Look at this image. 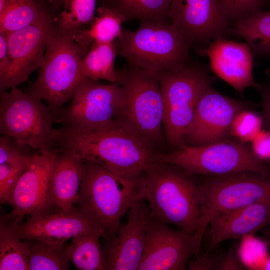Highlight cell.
<instances>
[{
	"instance_id": "cell-13",
	"label": "cell",
	"mask_w": 270,
	"mask_h": 270,
	"mask_svg": "<svg viewBox=\"0 0 270 270\" xmlns=\"http://www.w3.org/2000/svg\"><path fill=\"white\" fill-rule=\"evenodd\" d=\"M192 256H199L194 234L150 217L138 270H185Z\"/></svg>"
},
{
	"instance_id": "cell-1",
	"label": "cell",
	"mask_w": 270,
	"mask_h": 270,
	"mask_svg": "<svg viewBox=\"0 0 270 270\" xmlns=\"http://www.w3.org/2000/svg\"><path fill=\"white\" fill-rule=\"evenodd\" d=\"M53 148L98 163L117 176L134 182L159 160L158 152L120 124L86 130L56 129Z\"/></svg>"
},
{
	"instance_id": "cell-4",
	"label": "cell",
	"mask_w": 270,
	"mask_h": 270,
	"mask_svg": "<svg viewBox=\"0 0 270 270\" xmlns=\"http://www.w3.org/2000/svg\"><path fill=\"white\" fill-rule=\"evenodd\" d=\"M137 182L121 178L103 166L84 161L80 188L74 206L100 226L104 239L114 236L138 198Z\"/></svg>"
},
{
	"instance_id": "cell-21",
	"label": "cell",
	"mask_w": 270,
	"mask_h": 270,
	"mask_svg": "<svg viewBox=\"0 0 270 270\" xmlns=\"http://www.w3.org/2000/svg\"><path fill=\"white\" fill-rule=\"evenodd\" d=\"M58 150L51 174L50 192L56 206L67 211L74 206L78 198L84 160L70 152Z\"/></svg>"
},
{
	"instance_id": "cell-34",
	"label": "cell",
	"mask_w": 270,
	"mask_h": 270,
	"mask_svg": "<svg viewBox=\"0 0 270 270\" xmlns=\"http://www.w3.org/2000/svg\"><path fill=\"white\" fill-rule=\"evenodd\" d=\"M22 147L12 138L2 135L0 138V164H2L27 155Z\"/></svg>"
},
{
	"instance_id": "cell-2",
	"label": "cell",
	"mask_w": 270,
	"mask_h": 270,
	"mask_svg": "<svg viewBox=\"0 0 270 270\" xmlns=\"http://www.w3.org/2000/svg\"><path fill=\"white\" fill-rule=\"evenodd\" d=\"M139 200H146L150 216L195 234L200 218L198 184L179 168L160 161L138 180Z\"/></svg>"
},
{
	"instance_id": "cell-16",
	"label": "cell",
	"mask_w": 270,
	"mask_h": 270,
	"mask_svg": "<svg viewBox=\"0 0 270 270\" xmlns=\"http://www.w3.org/2000/svg\"><path fill=\"white\" fill-rule=\"evenodd\" d=\"M246 108L243 102L222 94L210 85L198 103L186 134V144L200 146L226 140L235 116Z\"/></svg>"
},
{
	"instance_id": "cell-33",
	"label": "cell",
	"mask_w": 270,
	"mask_h": 270,
	"mask_svg": "<svg viewBox=\"0 0 270 270\" xmlns=\"http://www.w3.org/2000/svg\"><path fill=\"white\" fill-rule=\"evenodd\" d=\"M172 0H138L134 18L142 20L166 22Z\"/></svg>"
},
{
	"instance_id": "cell-20",
	"label": "cell",
	"mask_w": 270,
	"mask_h": 270,
	"mask_svg": "<svg viewBox=\"0 0 270 270\" xmlns=\"http://www.w3.org/2000/svg\"><path fill=\"white\" fill-rule=\"evenodd\" d=\"M270 224L268 202L254 204L218 215L209 223V242L204 254L224 241L243 238Z\"/></svg>"
},
{
	"instance_id": "cell-3",
	"label": "cell",
	"mask_w": 270,
	"mask_h": 270,
	"mask_svg": "<svg viewBox=\"0 0 270 270\" xmlns=\"http://www.w3.org/2000/svg\"><path fill=\"white\" fill-rule=\"evenodd\" d=\"M88 50L76 42L72 34L58 26L48 40L38 76L28 92L47 104L56 122L64 112V106L72 100L84 78L80 62Z\"/></svg>"
},
{
	"instance_id": "cell-41",
	"label": "cell",
	"mask_w": 270,
	"mask_h": 270,
	"mask_svg": "<svg viewBox=\"0 0 270 270\" xmlns=\"http://www.w3.org/2000/svg\"><path fill=\"white\" fill-rule=\"evenodd\" d=\"M42 1H46L48 2L50 4L52 5L54 7L56 8L62 6H64L65 2L66 0H41Z\"/></svg>"
},
{
	"instance_id": "cell-39",
	"label": "cell",
	"mask_w": 270,
	"mask_h": 270,
	"mask_svg": "<svg viewBox=\"0 0 270 270\" xmlns=\"http://www.w3.org/2000/svg\"><path fill=\"white\" fill-rule=\"evenodd\" d=\"M256 88L259 91L261 97L262 115L264 122L270 130V82L257 84Z\"/></svg>"
},
{
	"instance_id": "cell-22",
	"label": "cell",
	"mask_w": 270,
	"mask_h": 270,
	"mask_svg": "<svg viewBox=\"0 0 270 270\" xmlns=\"http://www.w3.org/2000/svg\"><path fill=\"white\" fill-rule=\"evenodd\" d=\"M128 20L118 3L117 6H102L97 10V16L90 26L78 30L72 34V36L76 42L86 47L94 42H113L121 35L122 25Z\"/></svg>"
},
{
	"instance_id": "cell-11",
	"label": "cell",
	"mask_w": 270,
	"mask_h": 270,
	"mask_svg": "<svg viewBox=\"0 0 270 270\" xmlns=\"http://www.w3.org/2000/svg\"><path fill=\"white\" fill-rule=\"evenodd\" d=\"M124 94L118 83L104 84L84 78L70 105L58 122L63 128L86 130L106 128L120 124Z\"/></svg>"
},
{
	"instance_id": "cell-25",
	"label": "cell",
	"mask_w": 270,
	"mask_h": 270,
	"mask_svg": "<svg viewBox=\"0 0 270 270\" xmlns=\"http://www.w3.org/2000/svg\"><path fill=\"white\" fill-rule=\"evenodd\" d=\"M97 234L86 233L72 238L67 246V255L78 270H106L100 240Z\"/></svg>"
},
{
	"instance_id": "cell-27",
	"label": "cell",
	"mask_w": 270,
	"mask_h": 270,
	"mask_svg": "<svg viewBox=\"0 0 270 270\" xmlns=\"http://www.w3.org/2000/svg\"><path fill=\"white\" fill-rule=\"evenodd\" d=\"M232 32L244 38L254 53L270 56V10L234 24Z\"/></svg>"
},
{
	"instance_id": "cell-37",
	"label": "cell",
	"mask_w": 270,
	"mask_h": 270,
	"mask_svg": "<svg viewBox=\"0 0 270 270\" xmlns=\"http://www.w3.org/2000/svg\"><path fill=\"white\" fill-rule=\"evenodd\" d=\"M12 67L7 35L0 32V86L6 80Z\"/></svg>"
},
{
	"instance_id": "cell-18",
	"label": "cell",
	"mask_w": 270,
	"mask_h": 270,
	"mask_svg": "<svg viewBox=\"0 0 270 270\" xmlns=\"http://www.w3.org/2000/svg\"><path fill=\"white\" fill-rule=\"evenodd\" d=\"M23 240H38L54 243H65L68 240L86 233L106 237L103 228L74 206L67 211L29 216L26 221L17 228Z\"/></svg>"
},
{
	"instance_id": "cell-40",
	"label": "cell",
	"mask_w": 270,
	"mask_h": 270,
	"mask_svg": "<svg viewBox=\"0 0 270 270\" xmlns=\"http://www.w3.org/2000/svg\"><path fill=\"white\" fill-rule=\"evenodd\" d=\"M120 1L118 4L129 19L134 18L138 0H120Z\"/></svg>"
},
{
	"instance_id": "cell-17",
	"label": "cell",
	"mask_w": 270,
	"mask_h": 270,
	"mask_svg": "<svg viewBox=\"0 0 270 270\" xmlns=\"http://www.w3.org/2000/svg\"><path fill=\"white\" fill-rule=\"evenodd\" d=\"M116 235L104 239L102 248L106 270H138L145 248L146 228L150 217L148 204L136 199Z\"/></svg>"
},
{
	"instance_id": "cell-36",
	"label": "cell",
	"mask_w": 270,
	"mask_h": 270,
	"mask_svg": "<svg viewBox=\"0 0 270 270\" xmlns=\"http://www.w3.org/2000/svg\"><path fill=\"white\" fill-rule=\"evenodd\" d=\"M244 268L235 244L231 245L225 253L220 255L218 270H241Z\"/></svg>"
},
{
	"instance_id": "cell-14",
	"label": "cell",
	"mask_w": 270,
	"mask_h": 270,
	"mask_svg": "<svg viewBox=\"0 0 270 270\" xmlns=\"http://www.w3.org/2000/svg\"><path fill=\"white\" fill-rule=\"evenodd\" d=\"M57 18L49 12L32 24L6 34L12 67L6 82L0 86L2 93L26 82L41 67L48 40L57 28Z\"/></svg>"
},
{
	"instance_id": "cell-8",
	"label": "cell",
	"mask_w": 270,
	"mask_h": 270,
	"mask_svg": "<svg viewBox=\"0 0 270 270\" xmlns=\"http://www.w3.org/2000/svg\"><path fill=\"white\" fill-rule=\"evenodd\" d=\"M198 184L200 218L194 234L200 252L210 220L222 214L254 204L270 203V177L243 172L218 176H206Z\"/></svg>"
},
{
	"instance_id": "cell-38",
	"label": "cell",
	"mask_w": 270,
	"mask_h": 270,
	"mask_svg": "<svg viewBox=\"0 0 270 270\" xmlns=\"http://www.w3.org/2000/svg\"><path fill=\"white\" fill-rule=\"evenodd\" d=\"M220 256L210 253L190 260L188 269L190 270H218Z\"/></svg>"
},
{
	"instance_id": "cell-19",
	"label": "cell",
	"mask_w": 270,
	"mask_h": 270,
	"mask_svg": "<svg viewBox=\"0 0 270 270\" xmlns=\"http://www.w3.org/2000/svg\"><path fill=\"white\" fill-rule=\"evenodd\" d=\"M200 52L208 57L214 74L237 92L242 93L248 87L256 86L252 73L254 52L246 43L218 39Z\"/></svg>"
},
{
	"instance_id": "cell-23",
	"label": "cell",
	"mask_w": 270,
	"mask_h": 270,
	"mask_svg": "<svg viewBox=\"0 0 270 270\" xmlns=\"http://www.w3.org/2000/svg\"><path fill=\"white\" fill-rule=\"evenodd\" d=\"M18 226L12 220L0 217V270H28V243L20 237Z\"/></svg>"
},
{
	"instance_id": "cell-7",
	"label": "cell",
	"mask_w": 270,
	"mask_h": 270,
	"mask_svg": "<svg viewBox=\"0 0 270 270\" xmlns=\"http://www.w3.org/2000/svg\"><path fill=\"white\" fill-rule=\"evenodd\" d=\"M160 161L174 165L192 176H218L256 172L270 177V166L251 148L240 141L224 140L200 146H184L159 153Z\"/></svg>"
},
{
	"instance_id": "cell-30",
	"label": "cell",
	"mask_w": 270,
	"mask_h": 270,
	"mask_svg": "<svg viewBox=\"0 0 270 270\" xmlns=\"http://www.w3.org/2000/svg\"><path fill=\"white\" fill-rule=\"evenodd\" d=\"M32 154H27L0 164V202L10 204L12 192L30 164Z\"/></svg>"
},
{
	"instance_id": "cell-24",
	"label": "cell",
	"mask_w": 270,
	"mask_h": 270,
	"mask_svg": "<svg viewBox=\"0 0 270 270\" xmlns=\"http://www.w3.org/2000/svg\"><path fill=\"white\" fill-rule=\"evenodd\" d=\"M117 54L116 42H94L80 62L82 76L94 81L105 80L110 83L118 82V72L114 66Z\"/></svg>"
},
{
	"instance_id": "cell-28",
	"label": "cell",
	"mask_w": 270,
	"mask_h": 270,
	"mask_svg": "<svg viewBox=\"0 0 270 270\" xmlns=\"http://www.w3.org/2000/svg\"><path fill=\"white\" fill-rule=\"evenodd\" d=\"M29 245L28 270H68L70 260L65 243L26 240Z\"/></svg>"
},
{
	"instance_id": "cell-6",
	"label": "cell",
	"mask_w": 270,
	"mask_h": 270,
	"mask_svg": "<svg viewBox=\"0 0 270 270\" xmlns=\"http://www.w3.org/2000/svg\"><path fill=\"white\" fill-rule=\"evenodd\" d=\"M118 82L124 94L121 124L156 151L166 140L160 74L130 66L118 72Z\"/></svg>"
},
{
	"instance_id": "cell-12",
	"label": "cell",
	"mask_w": 270,
	"mask_h": 270,
	"mask_svg": "<svg viewBox=\"0 0 270 270\" xmlns=\"http://www.w3.org/2000/svg\"><path fill=\"white\" fill-rule=\"evenodd\" d=\"M58 150H38L14 188L10 204L13 209L3 217L18 225L26 216H34L54 211L50 182L53 166Z\"/></svg>"
},
{
	"instance_id": "cell-32",
	"label": "cell",
	"mask_w": 270,
	"mask_h": 270,
	"mask_svg": "<svg viewBox=\"0 0 270 270\" xmlns=\"http://www.w3.org/2000/svg\"><path fill=\"white\" fill-rule=\"evenodd\" d=\"M229 22L234 24L262 11L265 0H218Z\"/></svg>"
},
{
	"instance_id": "cell-26",
	"label": "cell",
	"mask_w": 270,
	"mask_h": 270,
	"mask_svg": "<svg viewBox=\"0 0 270 270\" xmlns=\"http://www.w3.org/2000/svg\"><path fill=\"white\" fill-rule=\"evenodd\" d=\"M41 0H7L0 14V32L19 30L36 22L49 12Z\"/></svg>"
},
{
	"instance_id": "cell-15",
	"label": "cell",
	"mask_w": 270,
	"mask_h": 270,
	"mask_svg": "<svg viewBox=\"0 0 270 270\" xmlns=\"http://www.w3.org/2000/svg\"><path fill=\"white\" fill-rule=\"evenodd\" d=\"M169 18L190 46L224 38L229 30L218 0H172Z\"/></svg>"
},
{
	"instance_id": "cell-35",
	"label": "cell",
	"mask_w": 270,
	"mask_h": 270,
	"mask_svg": "<svg viewBox=\"0 0 270 270\" xmlns=\"http://www.w3.org/2000/svg\"><path fill=\"white\" fill-rule=\"evenodd\" d=\"M251 148L264 162L270 160V130H262L252 142Z\"/></svg>"
},
{
	"instance_id": "cell-10",
	"label": "cell",
	"mask_w": 270,
	"mask_h": 270,
	"mask_svg": "<svg viewBox=\"0 0 270 270\" xmlns=\"http://www.w3.org/2000/svg\"><path fill=\"white\" fill-rule=\"evenodd\" d=\"M43 100L18 87L0 93V132L21 146L41 150L53 148L56 118Z\"/></svg>"
},
{
	"instance_id": "cell-31",
	"label": "cell",
	"mask_w": 270,
	"mask_h": 270,
	"mask_svg": "<svg viewBox=\"0 0 270 270\" xmlns=\"http://www.w3.org/2000/svg\"><path fill=\"white\" fill-rule=\"evenodd\" d=\"M264 122L262 115L244 108L235 116L230 134L242 143L252 142L262 130Z\"/></svg>"
},
{
	"instance_id": "cell-9",
	"label": "cell",
	"mask_w": 270,
	"mask_h": 270,
	"mask_svg": "<svg viewBox=\"0 0 270 270\" xmlns=\"http://www.w3.org/2000/svg\"><path fill=\"white\" fill-rule=\"evenodd\" d=\"M212 78L202 67L188 66L160 74L166 140L174 148L186 146L187 130L200 100Z\"/></svg>"
},
{
	"instance_id": "cell-29",
	"label": "cell",
	"mask_w": 270,
	"mask_h": 270,
	"mask_svg": "<svg viewBox=\"0 0 270 270\" xmlns=\"http://www.w3.org/2000/svg\"><path fill=\"white\" fill-rule=\"evenodd\" d=\"M64 6L56 22L60 30L73 34L95 18L96 0H66Z\"/></svg>"
},
{
	"instance_id": "cell-5",
	"label": "cell",
	"mask_w": 270,
	"mask_h": 270,
	"mask_svg": "<svg viewBox=\"0 0 270 270\" xmlns=\"http://www.w3.org/2000/svg\"><path fill=\"white\" fill-rule=\"evenodd\" d=\"M116 43L131 66L159 74L186 66L190 48L171 24L148 20L136 31L122 30Z\"/></svg>"
},
{
	"instance_id": "cell-42",
	"label": "cell",
	"mask_w": 270,
	"mask_h": 270,
	"mask_svg": "<svg viewBox=\"0 0 270 270\" xmlns=\"http://www.w3.org/2000/svg\"></svg>"
}]
</instances>
